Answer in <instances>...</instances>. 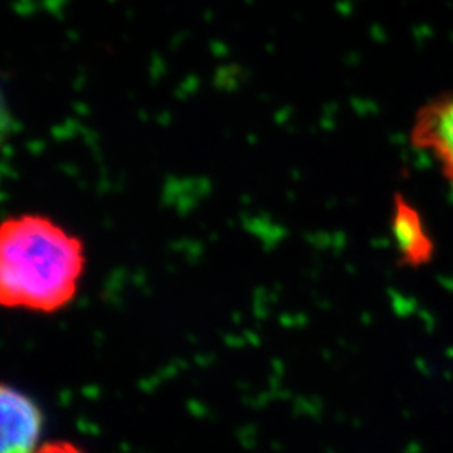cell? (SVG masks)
Masks as SVG:
<instances>
[{"mask_svg":"<svg viewBox=\"0 0 453 453\" xmlns=\"http://www.w3.org/2000/svg\"><path fill=\"white\" fill-rule=\"evenodd\" d=\"M84 243L56 220L22 213L0 226V301L7 309L52 314L80 291Z\"/></svg>","mask_w":453,"mask_h":453,"instance_id":"cell-1","label":"cell"},{"mask_svg":"<svg viewBox=\"0 0 453 453\" xmlns=\"http://www.w3.org/2000/svg\"><path fill=\"white\" fill-rule=\"evenodd\" d=\"M410 142L453 185V91L430 97L415 113Z\"/></svg>","mask_w":453,"mask_h":453,"instance_id":"cell-2","label":"cell"},{"mask_svg":"<svg viewBox=\"0 0 453 453\" xmlns=\"http://www.w3.org/2000/svg\"><path fill=\"white\" fill-rule=\"evenodd\" d=\"M2 452L35 453L41 445L44 418L41 408L24 391L4 385L0 391Z\"/></svg>","mask_w":453,"mask_h":453,"instance_id":"cell-3","label":"cell"},{"mask_svg":"<svg viewBox=\"0 0 453 453\" xmlns=\"http://www.w3.org/2000/svg\"><path fill=\"white\" fill-rule=\"evenodd\" d=\"M391 230L400 257L408 265L418 267L432 259L434 242L418 211L406 200L398 196L391 219Z\"/></svg>","mask_w":453,"mask_h":453,"instance_id":"cell-4","label":"cell"},{"mask_svg":"<svg viewBox=\"0 0 453 453\" xmlns=\"http://www.w3.org/2000/svg\"><path fill=\"white\" fill-rule=\"evenodd\" d=\"M35 453H84L80 447L69 443V441H54L44 443Z\"/></svg>","mask_w":453,"mask_h":453,"instance_id":"cell-5","label":"cell"}]
</instances>
